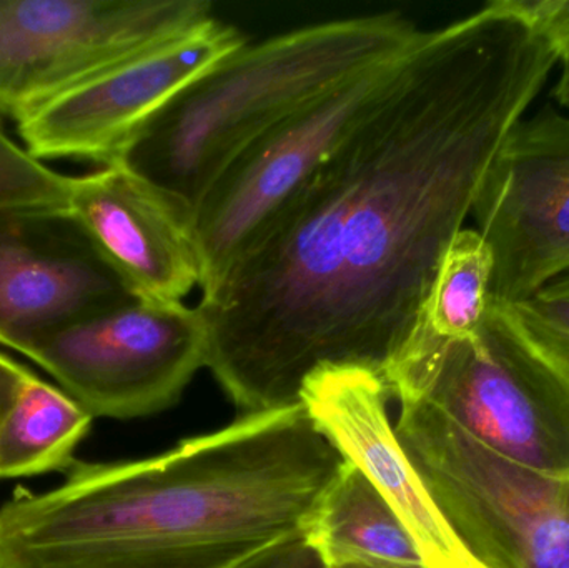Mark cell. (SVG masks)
I'll return each instance as SVG.
<instances>
[{
	"label": "cell",
	"instance_id": "cell-3",
	"mask_svg": "<svg viewBox=\"0 0 569 568\" xmlns=\"http://www.w3.org/2000/svg\"><path fill=\"white\" fill-rule=\"evenodd\" d=\"M423 29L398 10L343 17L246 43L169 100L117 162L192 216L203 193L263 133Z\"/></svg>",
	"mask_w": 569,
	"mask_h": 568
},
{
	"label": "cell",
	"instance_id": "cell-22",
	"mask_svg": "<svg viewBox=\"0 0 569 568\" xmlns=\"http://www.w3.org/2000/svg\"><path fill=\"white\" fill-rule=\"evenodd\" d=\"M563 70H561L560 82L555 87V97L561 106L569 109V59L563 60Z\"/></svg>",
	"mask_w": 569,
	"mask_h": 568
},
{
	"label": "cell",
	"instance_id": "cell-7",
	"mask_svg": "<svg viewBox=\"0 0 569 568\" xmlns=\"http://www.w3.org/2000/svg\"><path fill=\"white\" fill-rule=\"evenodd\" d=\"M213 17L207 0H0V113L19 119Z\"/></svg>",
	"mask_w": 569,
	"mask_h": 568
},
{
	"label": "cell",
	"instance_id": "cell-8",
	"mask_svg": "<svg viewBox=\"0 0 569 568\" xmlns=\"http://www.w3.org/2000/svg\"><path fill=\"white\" fill-rule=\"evenodd\" d=\"M206 320L183 302L136 300L43 337L23 356L93 419L169 409L207 367Z\"/></svg>",
	"mask_w": 569,
	"mask_h": 568
},
{
	"label": "cell",
	"instance_id": "cell-24",
	"mask_svg": "<svg viewBox=\"0 0 569 568\" xmlns=\"http://www.w3.org/2000/svg\"><path fill=\"white\" fill-rule=\"evenodd\" d=\"M453 568H483L480 564L475 562L473 559L467 560V562L460 564V566Z\"/></svg>",
	"mask_w": 569,
	"mask_h": 568
},
{
	"label": "cell",
	"instance_id": "cell-19",
	"mask_svg": "<svg viewBox=\"0 0 569 568\" xmlns=\"http://www.w3.org/2000/svg\"><path fill=\"white\" fill-rule=\"evenodd\" d=\"M557 53L569 59V0H500Z\"/></svg>",
	"mask_w": 569,
	"mask_h": 568
},
{
	"label": "cell",
	"instance_id": "cell-6",
	"mask_svg": "<svg viewBox=\"0 0 569 568\" xmlns=\"http://www.w3.org/2000/svg\"><path fill=\"white\" fill-rule=\"evenodd\" d=\"M421 36L308 102L232 160L192 212L202 296L400 82Z\"/></svg>",
	"mask_w": 569,
	"mask_h": 568
},
{
	"label": "cell",
	"instance_id": "cell-2",
	"mask_svg": "<svg viewBox=\"0 0 569 568\" xmlns=\"http://www.w3.org/2000/svg\"><path fill=\"white\" fill-rule=\"evenodd\" d=\"M345 460L303 403L0 507V568H237L303 536Z\"/></svg>",
	"mask_w": 569,
	"mask_h": 568
},
{
	"label": "cell",
	"instance_id": "cell-11",
	"mask_svg": "<svg viewBox=\"0 0 569 568\" xmlns=\"http://www.w3.org/2000/svg\"><path fill=\"white\" fill-rule=\"evenodd\" d=\"M136 300L67 207L0 212V346L23 356Z\"/></svg>",
	"mask_w": 569,
	"mask_h": 568
},
{
	"label": "cell",
	"instance_id": "cell-20",
	"mask_svg": "<svg viewBox=\"0 0 569 568\" xmlns=\"http://www.w3.org/2000/svg\"><path fill=\"white\" fill-rule=\"evenodd\" d=\"M237 568H328L307 537L284 539Z\"/></svg>",
	"mask_w": 569,
	"mask_h": 568
},
{
	"label": "cell",
	"instance_id": "cell-1",
	"mask_svg": "<svg viewBox=\"0 0 569 568\" xmlns=\"http://www.w3.org/2000/svg\"><path fill=\"white\" fill-rule=\"evenodd\" d=\"M557 53L500 0L425 30L400 82L202 296L207 367L240 410L318 370L385 380Z\"/></svg>",
	"mask_w": 569,
	"mask_h": 568
},
{
	"label": "cell",
	"instance_id": "cell-23",
	"mask_svg": "<svg viewBox=\"0 0 569 568\" xmlns=\"http://www.w3.org/2000/svg\"><path fill=\"white\" fill-rule=\"evenodd\" d=\"M328 568H383V567L365 566V564H340V566H328Z\"/></svg>",
	"mask_w": 569,
	"mask_h": 568
},
{
	"label": "cell",
	"instance_id": "cell-13",
	"mask_svg": "<svg viewBox=\"0 0 569 568\" xmlns=\"http://www.w3.org/2000/svg\"><path fill=\"white\" fill-rule=\"evenodd\" d=\"M387 382L363 369H323L308 377L301 403L315 427L398 510L427 568H453L471 557L425 490L388 419Z\"/></svg>",
	"mask_w": 569,
	"mask_h": 568
},
{
	"label": "cell",
	"instance_id": "cell-12",
	"mask_svg": "<svg viewBox=\"0 0 569 568\" xmlns=\"http://www.w3.org/2000/svg\"><path fill=\"white\" fill-rule=\"evenodd\" d=\"M67 210L137 299L183 302L200 286L189 210L122 163L76 177Z\"/></svg>",
	"mask_w": 569,
	"mask_h": 568
},
{
	"label": "cell",
	"instance_id": "cell-14",
	"mask_svg": "<svg viewBox=\"0 0 569 568\" xmlns=\"http://www.w3.org/2000/svg\"><path fill=\"white\" fill-rule=\"evenodd\" d=\"M305 537L327 566L427 568L398 510L348 462L321 499Z\"/></svg>",
	"mask_w": 569,
	"mask_h": 568
},
{
	"label": "cell",
	"instance_id": "cell-21",
	"mask_svg": "<svg viewBox=\"0 0 569 568\" xmlns=\"http://www.w3.org/2000/svg\"><path fill=\"white\" fill-rule=\"evenodd\" d=\"M29 372L30 370L22 363L0 353V427L9 410L12 409Z\"/></svg>",
	"mask_w": 569,
	"mask_h": 568
},
{
	"label": "cell",
	"instance_id": "cell-15",
	"mask_svg": "<svg viewBox=\"0 0 569 568\" xmlns=\"http://www.w3.org/2000/svg\"><path fill=\"white\" fill-rule=\"evenodd\" d=\"M93 417L30 370L0 427V480L66 474Z\"/></svg>",
	"mask_w": 569,
	"mask_h": 568
},
{
	"label": "cell",
	"instance_id": "cell-9",
	"mask_svg": "<svg viewBox=\"0 0 569 568\" xmlns=\"http://www.w3.org/2000/svg\"><path fill=\"white\" fill-rule=\"evenodd\" d=\"M493 252L490 302L513 307L569 272V117L543 109L515 126L475 200Z\"/></svg>",
	"mask_w": 569,
	"mask_h": 568
},
{
	"label": "cell",
	"instance_id": "cell-17",
	"mask_svg": "<svg viewBox=\"0 0 569 568\" xmlns=\"http://www.w3.org/2000/svg\"><path fill=\"white\" fill-rule=\"evenodd\" d=\"M73 180L36 159L0 122V212L67 207Z\"/></svg>",
	"mask_w": 569,
	"mask_h": 568
},
{
	"label": "cell",
	"instance_id": "cell-10",
	"mask_svg": "<svg viewBox=\"0 0 569 568\" xmlns=\"http://www.w3.org/2000/svg\"><path fill=\"white\" fill-rule=\"evenodd\" d=\"M249 42L237 27L213 17L40 103L16 119L17 132L36 159L110 166L172 97Z\"/></svg>",
	"mask_w": 569,
	"mask_h": 568
},
{
	"label": "cell",
	"instance_id": "cell-4",
	"mask_svg": "<svg viewBox=\"0 0 569 568\" xmlns=\"http://www.w3.org/2000/svg\"><path fill=\"white\" fill-rule=\"evenodd\" d=\"M391 396L430 403L495 452L569 476V363L491 303L470 339L411 337L385 376Z\"/></svg>",
	"mask_w": 569,
	"mask_h": 568
},
{
	"label": "cell",
	"instance_id": "cell-5",
	"mask_svg": "<svg viewBox=\"0 0 569 568\" xmlns=\"http://www.w3.org/2000/svg\"><path fill=\"white\" fill-rule=\"evenodd\" d=\"M398 442L483 568H569V486L495 452L430 403L400 399Z\"/></svg>",
	"mask_w": 569,
	"mask_h": 568
},
{
	"label": "cell",
	"instance_id": "cell-18",
	"mask_svg": "<svg viewBox=\"0 0 569 568\" xmlns=\"http://www.w3.org/2000/svg\"><path fill=\"white\" fill-rule=\"evenodd\" d=\"M510 309L535 339L569 363V272Z\"/></svg>",
	"mask_w": 569,
	"mask_h": 568
},
{
	"label": "cell",
	"instance_id": "cell-16",
	"mask_svg": "<svg viewBox=\"0 0 569 568\" xmlns=\"http://www.w3.org/2000/svg\"><path fill=\"white\" fill-rule=\"evenodd\" d=\"M493 267V252L481 233L461 230L441 260L415 333L440 342L473 337L490 307Z\"/></svg>",
	"mask_w": 569,
	"mask_h": 568
},
{
	"label": "cell",
	"instance_id": "cell-25",
	"mask_svg": "<svg viewBox=\"0 0 569 568\" xmlns=\"http://www.w3.org/2000/svg\"><path fill=\"white\" fill-rule=\"evenodd\" d=\"M567 479H568V486H569V476L567 477Z\"/></svg>",
	"mask_w": 569,
	"mask_h": 568
}]
</instances>
